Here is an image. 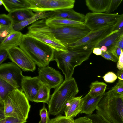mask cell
Wrapping results in <instances>:
<instances>
[{
  "instance_id": "2e32d148",
  "label": "cell",
  "mask_w": 123,
  "mask_h": 123,
  "mask_svg": "<svg viewBox=\"0 0 123 123\" xmlns=\"http://www.w3.org/2000/svg\"><path fill=\"white\" fill-rule=\"evenodd\" d=\"M54 11L48 12H36L32 17L22 22L14 24L12 26L14 30L15 31H19L23 28L29 25L32 24L40 19H47L50 17L53 14Z\"/></svg>"
},
{
  "instance_id": "1f68e13d",
  "label": "cell",
  "mask_w": 123,
  "mask_h": 123,
  "mask_svg": "<svg viewBox=\"0 0 123 123\" xmlns=\"http://www.w3.org/2000/svg\"><path fill=\"white\" fill-rule=\"evenodd\" d=\"M122 1V0H111L108 9L105 13H111V12L116 10Z\"/></svg>"
},
{
  "instance_id": "9a60e30c",
  "label": "cell",
  "mask_w": 123,
  "mask_h": 123,
  "mask_svg": "<svg viewBox=\"0 0 123 123\" xmlns=\"http://www.w3.org/2000/svg\"><path fill=\"white\" fill-rule=\"evenodd\" d=\"M82 97L81 95L75 97L68 102L64 111L67 118H73L80 113L83 103Z\"/></svg>"
},
{
  "instance_id": "f546056e",
  "label": "cell",
  "mask_w": 123,
  "mask_h": 123,
  "mask_svg": "<svg viewBox=\"0 0 123 123\" xmlns=\"http://www.w3.org/2000/svg\"><path fill=\"white\" fill-rule=\"evenodd\" d=\"M0 25L9 26H12L13 25V21L8 15L4 14L0 15Z\"/></svg>"
},
{
  "instance_id": "ab89813d",
  "label": "cell",
  "mask_w": 123,
  "mask_h": 123,
  "mask_svg": "<svg viewBox=\"0 0 123 123\" xmlns=\"http://www.w3.org/2000/svg\"><path fill=\"white\" fill-rule=\"evenodd\" d=\"M8 58V53L7 50H0V65Z\"/></svg>"
},
{
  "instance_id": "60d3db41",
  "label": "cell",
  "mask_w": 123,
  "mask_h": 123,
  "mask_svg": "<svg viewBox=\"0 0 123 123\" xmlns=\"http://www.w3.org/2000/svg\"><path fill=\"white\" fill-rule=\"evenodd\" d=\"M117 67L120 70H123V52L122 49L121 54L117 63Z\"/></svg>"
},
{
  "instance_id": "7dc6e473",
  "label": "cell",
  "mask_w": 123,
  "mask_h": 123,
  "mask_svg": "<svg viewBox=\"0 0 123 123\" xmlns=\"http://www.w3.org/2000/svg\"><path fill=\"white\" fill-rule=\"evenodd\" d=\"M121 97L123 99V95H120Z\"/></svg>"
},
{
  "instance_id": "f35d334b",
  "label": "cell",
  "mask_w": 123,
  "mask_h": 123,
  "mask_svg": "<svg viewBox=\"0 0 123 123\" xmlns=\"http://www.w3.org/2000/svg\"><path fill=\"white\" fill-rule=\"evenodd\" d=\"M91 120L85 117H80L74 120V123H92Z\"/></svg>"
},
{
  "instance_id": "52a82bcc",
  "label": "cell",
  "mask_w": 123,
  "mask_h": 123,
  "mask_svg": "<svg viewBox=\"0 0 123 123\" xmlns=\"http://www.w3.org/2000/svg\"><path fill=\"white\" fill-rule=\"evenodd\" d=\"M29 9L36 12L72 9L74 0H27Z\"/></svg>"
},
{
  "instance_id": "ffe728a7",
  "label": "cell",
  "mask_w": 123,
  "mask_h": 123,
  "mask_svg": "<svg viewBox=\"0 0 123 123\" xmlns=\"http://www.w3.org/2000/svg\"><path fill=\"white\" fill-rule=\"evenodd\" d=\"M111 1V0H86L85 4L93 12L101 13L107 11Z\"/></svg>"
},
{
  "instance_id": "8992f818",
  "label": "cell",
  "mask_w": 123,
  "mask_h": 123,
  "mask_svg": "<svg viewBox=\"0 0 123 123\" xmlns=\"http://www.w3.org/2000/svg\"><path fill=\"white\" fill-rule=\"evenodd\" d=\"M120 15L117 13L89 12L85 15L84 24L93 31L114 25Z\"/></svg>"
},
{
  "instance_id": "7402d4cb",
  "label": "cell",
  "mask_w": 123,
  "mask_h": 123,
  "mask_svg": "<svg viewBox=\"0 0 123 123\" xmlns=\"http://www.w3.org/2000/svg\"><path fill=\"white\" fill-rule=\"evenodd\" d=\"M35 14L31 10L27 9L16 10L9 13L8 15L12 20L14 24L30 18Z\"/></svg>"
},
{
  "instance_id": "ba28073f",
  "label": "cell",
  "mask_w": 123,
  "mask_h": 123,
  "mask_svg": "<svg viewBox=\"0 0 123 123\" xmlns=\"http://www.w3.org/2000/svg\"><path fill=\"white\" fill-rule=\"evenodd\" d=\"M22 73L21 68L12 62L0 65V78L23 92L22 82L24 76Z\"/></svg>"
},
{
  "instance_id": "cb8c5ba5",
  "label": "cell",
  "mask_w": 123,
  "mask_h": 123,
  "mask_svg": "<svg viewBox=\"0 0 123 123\" xmlns=\"http://www.w3.org/2000/svg\"><path fill=\"white\" fill-rule=\"evenodd\" d=\"M107 86V84L103 82L96 81L91 83L90 90L88 94L92 97H96L103 95L105 93Z\"/></svg>"
},
{
  "instance_id": "8fae6325",
  "label": "cell",
  "mask_w": 123,
  "mask_h": 123,
  "mask_svg": "<svg viewBox=\"0 0 123 123\" xmlns=\"http://www.w3.org/2000/svg\"><path fill=\"white\" fill-rule=\"evenodd\" d=\"M7 51L8 58L23 70L33 72L35 70V63L20 47H13Z\"/></svg>"
},
{
  "instance_id": "ee69618b",
  "label": "cell",
  "mask_w": 123,
  "mask_h": 123,
  "mask_svg": "<svg viewBox=\"0 0 123 123\" xmlns=\"http://www.w3.org/2000/svg\"><path fill=\"white\" fill-rule=\"evenodd\" d=\"M117 76L118 80L123 82V70L118 71L117 73Z\"/></svg>"
},
{
  "instance_id": "d4e9b609",
  "label": "cell",
  "mask_w": 123,
  "mask_h": 123,
  "mask_svg": "<svg viewBox=\"0 0 123 123\" xmlns=\"http://www.w3.org/2000/svg\"><path fill=\"white\" fill-rule=\"evenodd\" d=\"M51 89L47 86L42 84L34 100V102H43L48 104L50 99Z\"/></svg>"
},
{
  "instance_id": "e0dca14e",
  "label": "cell",
  "mask_w": 123,
  "mask_h": 123,
  "mask_svg": "<svg viewBox=\"0 0 123 123\" xmlns=\"http://www.w3.org/2000/svg\"><path fill=\"white\" fill-rule=\"evenodd\" d=\"M23 34L19 31H14L6 37L0 44V50H8L19 46Z\"/></svg>"
},
{
  "instance_id": "7c38bea8",
  "label": "cell",
  "mask_w": 123,
  "mask_h": 123,
  "mask_svg": "<svg viewBox=\"0 0 123 123\" xmlns=\"http://www.w3.org/2000/svg\"><path fill=\"white\" fill-rule=\"evenodd\" d=\"M42 85L37 76H24L22 82V90L29 101L34 102Z\"/></svg>"
},
{
  "instance_id": "4dcf8cb0",
  "label": "cell",
  "mask_w": 123,
  "mask_h": 123,
  "mask_svg": "<svg viewBox=\"0 0 123 123\" xmlns=\"http://www.w3.org/2000/svg\"><path fill=\"white\" fill-rule=\"evenodd\" d=\"M27 121L26 120L13 117H7L0 120V123H26Z\"/></svg>"
},
{
  "instance_id": "484cf974",
  "label": "cell",
  "mask_w": 123,
  "mask_h": 123,
  "mask_svg": "<svg viewBox=\"0 0 123 123\" xmlns=\"http://www.w3.org/2000/svg\"><path fill=\"white\" fill-rule=\"evenodd\" d=\"M16 89L4 80L0 78V103L4 104L3 101L8 95Z\"/></svg>"
},
{
  "instance_id": "8d00e7d4",
  "label": "cell",
  "mask_w": 123,
  "mask_h": 123,
  "mask_svg": "<svg viewBox=\"0 0 123 123\" xmlns=\"http://www.w3.org/2000/svg\"><path fill=\"white\" fill-rule=\"evenodd\" d=\"M111 90L117 94H123V82L118 80V82Z\"/></svg>"
},
{
  "instance_id": "4fadbf2b",
  "label": "cell",
  "mask_w": 123,
  "mask_h": 123,
  "mask_svg": "<svg viewBox=\"0 0 123 123\" xmlns=\"http://www.w3.org/2000/svg\"><path fill=\"white\" fill-rule=\"evenodd\" d=\"M45 43L55 50L67 52L68 50L67 47L56 38H53L38 32H28L25 34Z\"/></svg>"
},
{
  "instance_id": "5bb4252c",
  "label": "cell",
  "mask_w": 123,
  "mask_h": 123,
  "mask_svg": "<svg viewBox=\"0 0 123 123\" xmlns=\"http://www.w3.org/2000/svg\"><path fill=\"white\" fill-rule=\"evenodd\" d=\"M45 22L48 26L55 29L66 27L84 28L86 27L84 22H80L60 18H49L46 19Z\"/></svg>"
},
{
  "instance_id": "83f0119b",
  "label": "cell",
  "mask_w": 123,
  "mask_h": 123,
  "mask_svg": "<svg viewBox=\"0 0 123 123\" xmlns=\"http://www.w3.org/2000/svg\"><path fill=\"white\" fill-rule=\"evenodd\" d=\"M49 123H74L73 118H67L65 116L60 115L50 119Z\"/></svg>"
},
{
  "instance_id": "b9f144b4",
  "label": "cell",
  "mask_w": 123,
  "mask_h": 123,
  "mask_svg": "<svg viewBox=\"0 0 123 123\" xmlns=\"http://www.w3.org/2000/svg\"><path fill=\"white\" fill-rule=\"evenodd\" d=\"M117 43L123 52V33L120 36Z\"/></svg>"
},
{
  "instance_id": "30bf717a",
  "label": "cell",
  "mask_w": 123,
  "mask_h": 123,
  "mask_svg": "<svg viewBox=\"0 0 123 123\" xmlns=\"http://www.w3.org/2000/svg\"><path fill=\"white\" fill-rule=\"evenodd\" d=\"M38 73L39 81L51 89H56L63 82V77L60 72L48 66L38 68Z\"/></svg>"
},
{
  "instance_id": "d590c367",
  "label": "cell",
  "mask_w": 123,
  "mask_h": 123,
  "mask_svg": "<svg viewBox=\"0 0 123 123\" xmlns=\"http://www.w3.org/2000/svg\"><path fill=\"white\" fill-rule=\"evenodd\" d=\"M85 116L91 119L92 123H108L105 121L96 113L87 115Z\"/></svg>"
},
{
  "instance_id": "44dd1931",
  "label": "cell",
  "mask_w": 123,
  "mask_h": 123,
  "mask_svg": "<svg viewBox=\"0 0 123 123\" xmlns=\"http://www.w3.org/2000/svg\"><path fill=\"white\" fill-rule=\"evenodd\" d=\"M3 5L9 13L21 9H29L30 5L27 0H2Z\"/></svg>"
},
{
  "instance_id": "f6af8a7d",
  "label": "cell",
  "mask_w": 123,
  "mask_h": 123,
  "mask_svg": "<svg viewBox=\"0 0 123 123\" xmlns=\"http://www.w3.org/2000/svg\"><path fill=\"white\" fill-rule=\"evenodd\" d=\"M100 49L102 52H106L108 50L107 47L105 46H102L100 48Z\"/></svg>"
},
{
  "instance_id": "4316f807",
  "label": "cell",
  "mask_w": 123,
  "mask_h": 123,
  "mask_svg": "<svg viewBox=\"0 0 123 123\" xmlns=\"http://www.w3.org/2000/svg\"><path fill=\"white\" fill-rule=\"evenodd\" d=\"M15 31L12 26L0 25V41L2 42L12 33Z\"/></svg>"
},
{
  "instance_id": "6da1fadb",
  "label": "cell",
  "mask_w": 123,
  "mask_h": 123,
  "mask_svg": "<svg viewBox=\"0 0 123 123\" xmlns=\"http://www.w3.org/2000/svg\"><path fill=\"white\" fill-rule=\"evenodd\" d=\"M68 48L67 52L55 50L52 59L56 62L58 67L62 70L65 80L72 77L75 68L88 59L93 49L88 45Z\"/></svg>"
},
{
  "instance_id": "74e56055",
  "label": "cell",
  "mask_w": 123,
  "mask_h": 123,
  "mask_svg": "<svg viewBox=\"0 0 123 123\" xmlns=\"http://www.w3.org/2000/svg\"><path fill=\"white\" fill-rule=\"evenodd\" d=\"M101 56L106 59L115 62H117L118 61L117 58L111 52L108 51L106 52H102Z\"/></svg>"
},
{
  "instance_id": "ac0fdd59",
  "label": "cell",
  "mask_w": 123,
  "mask_h": 123,
  "mask_svg": "<svg viewBox=\"0 0 123 123\" xmlns=\"http://www.w3.org/2000/svg\"><path fill=\"white\" fill-rule=\"evenodd\" d=\"M85 15L78 13L72 9L56 11L49 18H60L77 21L83 22L85 19Z\"/></svg>"
},
{
  "instance_id": "5b68a950",
  "label": "cell",
  "mask_w": 123,
  "mask_h": 123,
  "mask_svg": "<svg viewBox=\"0 0 123 123\" xmlns=\"http://www.w3.org/2000/svg\"><path fill=\"white\" fill-rule=\"evenodd\" d=\"M3 102L5 117L27 120L31 105L22 91L17 89L14 90L8 95Z\"/></svg>"
},
{
  "instance_id": "c3c4849f",
  "label": "cell",
  "mask_w": 123,
  "mask_h": 123,
  "mask_svg": "<svg viewBox=\"0 0 123 123\" xmlns=\"http://www.w3.org/2000/svg\"></svg>"
},
{
  "instance_id": "bcb514c9",
  "label": "cell",
  "mask_w": 123,
  "mask_h": 123,
  "mask_svg": "<svg viewBox=\"0 0 123 123\" xmlns=\"http://www.w3.org/2000/svg\"><path fill=\"white\" fill-rule=\"evenodd\" d=\"M3 2L2 0H0V5L1 6L3 5Z\"/></svg>"
},
{
  "instance_id": "603a6c76",
  "label": "cell",
  "mask_w": 123,
  "mask_h": 123,
  "mask_svg": "<svg viewBox=\"0 0 123 123\" xmlns=\"http://www.w3.org/2000/svg\"><path fill=\"white\" fill-rule=\"evenodd\" d=\"M121 35L118 30L113 31L99 41L95 47L100 48L102 46H105L107 47L108 49L117 42Z\"/></svg>"
},
{
  "instance_id": "e575fe53",
  "label": "cell",
  "mask_w": 123,
  "mask_h": 123,
  "mask_svg": "<svg viewBox=\"0 0 123 123\" xmlns=\"http://www.w3.org/2000/svg\"><path fill=\"white\" fill-rule=\"evenodd\" d=\"M118 30L121 34L123 33V14L120 15L118 19L114 25L113 31Z\"/></svg>"
},
{
  "instance_id": "d6a6232c",
  "label": "cell",
  "mask_w": 123,
  "mask_h": 123,
  "mask_svg": "<svg viewBox=\"0 0 123 123\" xmlns=\"http://www.w3.org/2000/svg\"><path fill=\"white\" fill-rule=\"evenodd\" d=\"M102 77L105 81L108 83L114 82L117 78V76L114 73L110 72L106 73Z\"/></svg>"
},
{
  "instance_id": "277c9868",
  "label": "cell",
  "mask_w": 123,
  "mask_h": 123,
  "mask_svg": "<svg viewBox=\"0 0 123 123\" xmlns=\"http://www.w3.org/2000/svg\"><path fill=\"white\" fill-rule=\"evenodd\" d=\"M79 91L75 79L72 77L64 80L55 89L50 96L48 104L49 112L50 115H57L64 111L66 104L71 98L75 97Z\"/></svg>"
},
{
  "instance_id": "f1b7e54d",
  "label": "cell",
  "mask_w": 123,
  "mask_h": 123,
  "mask_svg": "<svg viewBox=\"0 0 123 123\" xmlns=\"http://www.w3.org/2000/svg\"><path fill=\"white\" fill-rule=\"evenodd\" d=\"M39 115L41 119L38 123H49L50 119H49L48 112L45 107L44 104L43 108L40 110Z\"/></svg>"
},
{
  "instance_id": "7bdbcfd3",
  "label": "cell",
  "mask_w": 123,
  "mask_h": 123,
  "mask_svg": "<svg viewBox=\"0 0 123 123\" xmlns=\"http://www.w3.org/2000/svg\"><path fill=\"white\" fill-rule=\"evenodd\" d=\"M93 53L96 55H101L102 53V51L100 48L98 47L94 48L92 51Z\"/></svg>"
},
{
  "instance_id": "9c48e42d",
  "label": "cell",
  "mask_w": 123,
  "mask_h": 123,
  "mask_svg": "<svg viewBox=\"0 0 123 123\" xmlns=\"http://www.w3.org/2000/svg\"><path fill=\"white\" fill-rule=\"evenodd\" d=\"M114 25L107 26L94 31H90L87 35L75 43L69 45L67 47L72 49L88 45L90 47L93 49L99 41L113 31Z\"/></svg>"
},
{
  "instance_id": "836d02e7",
  "label": "cell",
  "mask_w": 123,
  "mask_h": 123,
  "mask_svg": "<svg viewBox=\"0 0 123 123\" xmlns=\"http://www.w3.org/2000/svg\"><path fill=\"white\" fill-rule=\"evenodd\" d=\"M121 49L118 46L117 42L112 46L108 49L107 51L111 52L118 60L121 53Z\"/></svg>"
},
{
  "instance_id": "3957f363",
  "label": "cell",
  "mask_w": 123,
  "mask_h": 123,
  "mask_svg": "<svg viewBox=\"0 0 123 123\" xmlns=\"http://www.w3.org/2000/svg\"><path fill=\"white\" fill-rule=\"evenodd\" d=\"M19 47L39 67L48 66L52 61L55 50L42 42L25 34H23Z\"/></svg>"
},
{
  "instance_id": "d6986e66",
  "label": "cell",
  "mask_w": 123,
  "mask_h": 123,
  "mask_svg": "<svg viewBox=\"0 0 123 123\" xmlns=\"http://www.w3.org/2000/svg\"><path fill=\"white\" fill-rule=\"evenodd\" d=\"M103 95L96 97H92L87 94L82 98L83 103L80 113L87 115L92 114Z\"/></svg>"
},
{
  "instance_id": "7a4b0ae2",
  "label": "cell",
  "mask_w": 123,
  "mask_h": 123,
  "mask_svg": "<svg viewBox=\"0 0 123 123\" xmlns=\"http://www.w3.org/2000/svg\"><path fill=\"white\" fill-rule=\"evenodd\" d=\"M96 110V113L108 123H123V99L111 90L104 93Z\"/></svg>"
}]
</instances>
